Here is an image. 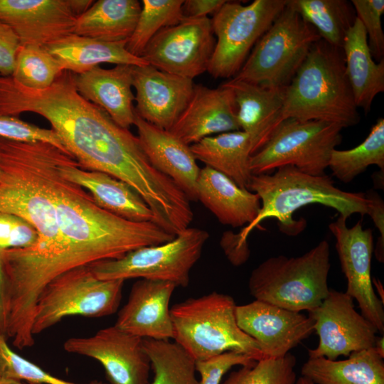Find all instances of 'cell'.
I'll return each mask as SVG.
<instances>
[{"label": "cell", "instance_id": "obj_28", "mask_svg": "<svg viewBox=\"0 0 384 384\" xmlns=\"http://www.w3.org/2000/svg\"><path fill=\"white\" fill-rule=\"evenodd\" d=\"M127 41L109 43L75 33L70 34L43 47L58 62L63 70L80 74L101 63L143 66L148 63L132 55Z\"/></svg>", "mask_w": 384, "mask_h": 384}, {"label": "cell", "instance_id": "obj_33", "mask_svg": "<svg viewBox=\"0 0 384 384\" xmlns=\"http://www.w3.org/2000/svg\"><path fill=\"white\" fill-rule=\"evenodd\" d=\"M154 370L152 384H199L195 360L178 343L142 338Z\"/></svg>", "mask_w": 384, "mask_h": 384}, {"label": "cell", "instance_id": "obj_22", "mask_svg": "<svg viewBox=\"0 0 384 384\" xmlns=\"http://www.w3.org/2000/svg\"><path fill=\"white\" fill-rule=\"evenodd\" d=\"M134 125L148 159L159 171L170 178L190 201H197L200 169L191 146L169 130L155 127L135 113Z\"/></svg>", "mask_w": 384, "mask_h": 384}, {"label": "cell", "instance_id": "obj_5", "mask_svg": "<svg viewBox=\"0 0 384 384\" xmlns=\"http://www.w3.org/2000/svg\"><path fill=\"white\" fill-rule=\"evenodd\" d=\"M289 118L332 122L343 128L359 123L341 48L322 39L312 45L286 87L282 119Z\"/></svg>", "mask_w": 384, "mask_h": 384}, {"label": "cell", "instance_id": "obj_42", "mask_svg": "<svg viewBox=\"0 0 384 384\" xmlns=\"http://www.w3.org/2000/svg\"><path fill=\"white\" fill-rule=\"evenodd\" d=\"M251 357L235 351H228L210 358L196 362L201 375L199 384H220L223 376L235 366H247L255 363Z\"/></svg>", "mask_w": 384, "mask_h": 384}, {"label": "cell", "instance_id": "obj_30", "mask_svg": "<svg viewBox=\"0 0 384 384\" xmlns=\"http://www.w3.org/2000/svg\"><path fill=\"white\" fill-rule=\"evenodd\" d=\"M341 361L309 358L302 376L314 384H384V361L373 347L351 353Z\"/></svg>", "mask_w": 384, "mask_h": 384}, {"label": "cell", "instance_id": "obj_1", "mask_svg": "<svg viewBox=\"0 0 384 384\" xmlns=\"http://www.w3.org/2000/svg\"><path fill=\"white\" fill-rule=\"evenodd\" d=\"M38 114L49 122L67 152L82 169L108 174L132 186L154 216L170 211L180 188L155 169L137 136L118 125L77 91L73 73L63 70L44 90L25 87L0 75V115Z\"/></svg>", "mask_w": 384, "mask_h": 384}, {"label": "cell", "instance_id": "obj_45", "mask_svg": "<svg viewBox=\"0 0 384 384\" xmlns=\"http://www.w3.org/2000/svg\"><path fill=\"white\" fill-rule=\"evenodd\" d=\"M225 0H184L182 12L184 18H199L214 14L225 3Z\"/></svg>", "mask_w": 384, "mask_h": 384}, {"label": "cell", "instance_id": "obj_17", "mask_svg": "<svg viewBox=\"0 0 384 384\" xmlns=\"http://www.w3.org/2000/svg\"><path fill=\"white\" fill-rule=\"evenodd\" d=\"M63 348L100 363L110 384H149L151 363L142 338L114 325L91 336L70 338Z\"/></svg>", "mask_w": 384, "mask_h": 384}, {"label": "cell", "instance_id": "obj_8", "mask_svg": "<svg viewBox=\"0 0 384 384\" xmlns=\"http://www.w3.org/2000/svg\"><path fill=\"white\" fill-rule=\"evenodd\" d=\"M316 31L286 5L233 78L265 87H287L314 43Z\"/></svg>", "mask_w": 384, "mask_h": 384}, {"label": "cell", "instance_id": "obj_50", "mask_svg": "<svg viewBox=\"0 0 384 384\" xmlns=\"http://www.w3.org/2000/svg\"><path fill=\"white\" fill-rule=\"evenodd\" d=\"M297 384H314L313 382H311L309 379L301 376L299 378H297Z\"/></svg>", "mask_w": 384, "mask_h": 384}, {"label": "cell", "instance_id": "obj_13", "mask_svg": "<svg viewBox=\"0 0 384 384\" xmlns=\"http://www.w3.org/2000/svg\"><path fill=\"white\" fill-rule=\"evenodd\" d=\"M215 44L208 17L185 18L159 31L142 58L161 71L193 80L207 71Z\"/></svg>", "mask_w": 384, "mask_h": 384}, {"label": "cell", "instance_id": "obj_7", "mask_svg": "<svg viewBox=\"0 0 384 384\" xmlns=\"http://www.w3.org/2000/svg\"><path fill=\"white\" fill-rule=\"evenodd\" d=\"M331 268L326 240L296 257H270L251 272L248 287L252 297L291 311L316 310L329 292Z\"/></svg>", "mask_w": 384, "mask_h": 384}, {"label": "cell", "instance_id": "obj_23", "mask_svg": "<svg viewBox=\"0 0 384 384\" xmlns=\"http://www.w3.org/2000/svg\"><path fill=\"white\" fill-rule=\"evenodd\" d=\"M61 176L85 189L97 206L129 221L152 222L153 213L128 183L108 174L82 169L71 156L60 167Z\"/></svg>", "mask_w": 384, "mask_h": 384}, {"label": "cell", "instance_id": "obj_21", "mask_svg": "<svg viewBox=\"0 0 384 384\" xmlns=\"http://www.w3.org/2000/svg\"><path fill=\"white\" fill-rule=\"evenodd\" d=\"M176 287L169 282L137 280L118 311L114 326L142 338H173L169 302Z\"/></svg>", "mask_w": 384, "mask_h": 384}, {"label": "cell", "instance_id": "obj_12", "mask_svg": "<svg viewBox=\"0 0 384 384\" xmlns=\"http://www.w3.org/2000/svg\"><path fill=\"white\" fill-rule=\"evenodd\" d=\"M286 5V0H255L245 6L226 1L210 19L216 38L208 73L215 79L234 78Z\"/></svg>", "mask_w": 384, "mask_h": 384}, {"label": "cell", "instance_id": "obj_25", "mask_svg": "<svg viewBox=\"0 0 384 384\" xmlns=\"http://www.w3.org/2000/svg\"><path fill=\"white\" fill-rule=\"evenodd\" d=\"M233 92L237 119L251 140L252 155L269 140L282 122L286 87H265L232 78L225 82Z\"/></svg>", "mask_w": 384, "mask_h": 384}, {"label": "cell", "instance_id": "obj_36", "mask_svg": "<svg viewBox=\"0 0 384 384\" xmlns=\"http://www.w3.org/2000/svg\"><path fill=\"white\" fill-rule=\"evenodd\" d=\"M63 71L43 46L21 45L15 58L12 78L33 90L49 87Z\"/></svg>", "mask_w": 384, "mask_h": 384}, {"label": "cell", "instance_id": "obj_51", "mask_svg": "<svg viewBox=\"0 0 384 384\" xmlns=\"http://www.w3.org/2000/svg\"><path fill=\"white\" fill-rule=\"evenodd\" d=\"M0 177H1V171H0Z\"/></svg>", "mask_w": 384, "mask_h": 384}, {"label": "cell", "instance_id": "obj_20", "mask_svg": "<svg viewBox=\"0 0 384 384\" xmlns=\"http://www.w3.org/2000/svg\"><path fill=\"white\" fill-rule=\"evenodd\" d=\"M239 130L234 94L223 83L216 88L195 85L188 105L169 131L191 146L210 136Z\"/></svg>", "mask_w": 384, "mask_h": 384}, {"label": "cell", "instance_id": "obj_6", "mask_svg": "<svg viewBox=\"0 0 384 384\" xmlns=\"http://www.w3.org/2000/svg\"><path fill=\"white\" fill-rule=\"evenodd\" d=\"M236 304L228 294L213 292L170 308L173 339L196 362L228 351L263 358L257 342L238 326Z\"/></svg>", "mask_w": 384, "mask_h": 384}, {"label": "cell", "instance_id": "obj_43", "mask_svg": "<svg viewBox=\"0 0 384 384\" xmlns=\"http://www.w3.org/2000/svg\"><path fill=\"white\" fill-rule=\"evenodd\" d=\"M20 41L13 30L0 21V75L11 76Z\"/></svg>", "mask_w": 384, "mask_h": 384}, {"label": "cell", "instance_id": "obj_3", "mask_svg": "<svg viewBox=\"0 0 384 384\" xmlns=\"http://www.w3.org/2000/svg\"><path fill=\"white\" fill-rule=\"evenodd\" d=\"M68 156L50 143L0 137V213L21 217L36 229V244L16 251L28 264L45 261L57 248L59 233L51 187Z\"/></svg>", "mask_w": 384, "mask_h": 384}, {"label": "cell", "instance_id": "obj_4", "mask_svg": "<svg viewBox=\"0 0 384 384\" xmlns=\"http://www.w3.org/2000/svg\"><path fill=\"white\" fill-rule=\"evenodd\" d=\"M247 189L256 193L261 208L255 220L236 233L238 248L249 255L247 237L259 224L275 218L281 230L295 235L304 228L303 221H294L292 214L299 208L318 203L336 210L348 218L353 213L369 215L372 201L363 192H347L336 188L328 175L312 176L293 166L277 168L272 174L252 175Z\"/></svg>", "mask_w": 384, "mask_h": 384}, {"label": "cell", "instance_id": "obj_40", "mask_svg": "<svg viewBox=\"0 0 384 384\" xmlns=\"http://www.w3.org/2000/svg\"><path fill=\"white\" fill-rule=\"evenodd\" d=\"M0 137L23 142L50 143L68 153L52 129L40 127L18 117L0 115Z\"/></svg>", "mask_w": 384, "mask_h": 384}, {"label": "cell", "instance_id": "obj_37", "mask_svg": "<svg viewBox=\"0 0 384 384\" xmlns=\"http://www.w3.org/2000/svg\"><path fill=\"white\" fill-rule=\"evenodd\" d=\"M296 357L262 358L230 373L221 384H297Z\"/></svg>", "mask_w": 384, "mask_h": 384}, {"label": "cell", "instance_id": "obj_41", "mask_svg": "<svg viewBox=\"0 0 384 384\" xmlns=\"http://www.w3.org/2000/svg\"><path fill=\"white\" fill-rule=\"evenodd\" d=\"M38 240L36 229L17 215L0 213V249L28 248Z\"/></svg>", "mask_w": 384, "mask_h": 384}, {"label": "cell", "instance_id": "obj_18", "mask_svg": "<svg viewBox=\"0 0 384 384\" xmlns=\"http://www.w3.org/2000/svg\"><path fill=\"white\" fill-rule=\"evenodd\" d=\"M240 329L258 344L263 358L284 356L314 331L309 315L255 299L236 306Z\"/></svg>", "mask_w": 384, "mask_h": 384}, {"label": "cell", "instance_id": "obj_32", "mask_svg": "<svg viewBox=\"0 0 384 384\" xmlns=\"http://www.w3.org/2000/svg\"><path fill=\"white\" fill-rule=\"evenodd\" d=\"M287 5L311 26L328 44L342 49L345 36L356 16L346 0H288Z\"/></svg>", "mask_w": 384, "mask_h": 384}, {"label": "cell", "instance_id": "obj_38", "mask_svg": "<svg viewBox=\"0 0 384 384\" xmlns=\"http://www.w3.org/2000/svg\"><path fill=\"white\" fill-rule=\"evenodd\" d=\"M0 377L30 384H80L59 378L16 353L0 334ZM88 384H105L92 382Z\"/></svg>", "mask_w": 384, "mask_h": 384}, {"label": "cell", "instance_id": "obj_46", "mask_svg": "<svg viewBox=\"0 0 384 384\" xmlns=\"http://www.w3.org/2000/svg\"><path fill=\"white\" fill-rule=\"evenodd\" d=\"M5 299L6 279L1 256V250L0 249V334L4 336L6 334Z\"/></svg>", "mask_w": 384, "mask_h": 384}, {"label": "cell", "instance_id": "obj_2", "mask_svg": "<svg viewBox=\"0 0 384 384\" xmlns=\"http://www.w3.org/2000/svg\"><path fill=\"white\" fill-rule=\"evenodd\" d=\"M60 166L51 187L59 233L57 248L21 279L25 295L33 302L50 282L68 270L119 259L137 248L165 243L175 237L153 222L129 221L100 208L85 189L61 176Z\"/></svg>", "mask_w": 384, "mask_h": 384}, {"label": "cell", "instance_id": "obj_34", "mask_svg": "<svg viewBox=\"0 0 384 384\" xmlns=\"http://www.w3.org/2000/svg\"><path fill=\"white\" fill-rule=\"evenodd\" d=\"M370 165L384 170V119L381 117L358 146L348 150L334 149L328 167L338 180L349 183Z\"/></svg>", "mask_w": 384, "mask_h": 384}, {"label": "cell", "instance_id": "obj_39", "mask_svg": "<svg viewBox=\"0 0 384 384\" xmlns=\"http://www.w3.org/2000/svg\"><path fill=\"white\" fill-rule=\"evenodd\" d=\"M351 4L366 32L368 47L373 58L381 60L384 54V33L381 16L383 0H352Z\"/></svg>", "mask_w": 384, "mask_h": 384}, {"label": "cell", "instance_id": "obj_35", "mask_svg": "<svg viewBox=\"0 0 384 384\" xmlns=\"http://www.w3.org/2000/svg\"><path fill=\"white\" fill-rule=\"evenodd\" d=\"M184 0H142L135 28L128 39L126 49L142 58L145 48L161 29L176 25L185 18L182 12Z\"/></svg>", "mask_w": 384, "mask_h": 384}, {"label": "cell", "instance_id": "obj_14", "mask_svg": "<svg viewBox=\"0 0 384 384\" xmlns=\"http://www.w3.org/2000/svg\"><path fill=\"white\" fill-rule=\"evenodd\" d=\"M309 316L314 320L318 346L308 350L309 358L334 361L340 356L373 347L376 328L355 309L345 292L329 289L321 305Z\"/></svg>", "mask_w": 384, "mask_h": 384}, {"label": "cell", "instance_id": "obj_31", "mask_svg": "<svg viewBox=\"0 0 384 384\" xmlns=\"http://www.w3.org/2000/svg\"><path fill=\"white\" fill-rule=\"evenodd\" d=\"M138 0H98L76 21L74 33L98 41H127L132 34L140 11Z\"/></svg>", "mask_w": 384, "mask_h": 384}, {"label": "cell", "instance_id": "obj_16", "mask_svg": "<svg viewBox=\"0 0 384 384\" xmlns=\"http://www.w3.org/2000/svg\"><path fill=\"white\" fill-rule=\"evenodd\" d=\"M92 0H0V21L21 45L44 46L74 33L78 17Z\"/></svg>", "mask_w": 384, "mask_h": 384}, {"label": "cell", "instance_id": "obj_47", "mask_svg": "<svg viewBox=\"0 0 384 384\" xmlns=\"http://www.w3.org/2000/svg\"><path fill=\"white\" fill-rule=\"evenodd\" d=\"M373 348L378 354L384 358V338L383 336L377 337Z\"/></svg>", "mask_w": 384, "mask_h": 384}, {"label": "cell", "instance_id": "obj_48", "mask_svg": "<svg viewBox=\"0 0 384 384\" xmlns=\"http://www.w3.org/2000/svg\"><path fill=\"white\" fill-rule=\"evenodd\" d=\"M372 284L375 287L377 294L380 296V300L384 304V289L380 281L375 278H372Z\"/></svg>", "mask_w": 384, "mask_h": 384}, {"label": "cell", "instance_id": "obj_29", "mask_svg": "<svg viewBox=\"0 0 384 384\" xmlns=\"http://www.w3.org/2000/svg\"><path fill=\"white\" fill-rule=\"evenodd\" d=\"M191 149L196 159L205 166L247 189L252 175L249 166L252 144L247 133L239 130L210 136L191 145Z\"/></svg>", "mask_w": 384, "mask_h": 384}, {"label": "cell", "instance_id": "obj_11", "mask_svg": "<svg viewBox=\"0 0 384 384\" xmlns=\"http://www.w3.org/2000/svg\"><path fill=\"white\" fill-rule=\"evenodd\" d=\"M208 238L206 230L188 227L167 242L142 247L119 259L97 261L89 266L102 280L140 278L185 287Z\"/></svg>", "mask_w": 384, "mask_h": 384}, {"label": "cell", "instance_id": "obj_24", "mask_svg": "<svg viewBox=\"0 0 384 384\" xmlns=\"http://www.w3.org/2000/svg\"><path fill=\"white\" fill-rule=\"evenodd\" d=\"M133 66L116 65L105 69L99 65L80 74L73 73L79 94L105 110L118 125L128 129L135 119Z\"/></svg>", "mask_w": 384, "mask_h": 384}, {"label": "cell", "instance_id": "obj_27", "mask_svg": "<svg viewBox=\"0 0 384 384\" xmlns=\"http://www.w3.org/2000/svg\"><path fill=\"white\" fill-rule=\"evenodd\" d=\"M342 51L356 105L368 112L375 97L384 91V60H373L366 32L358 18L345 36Z\"/></svg>", "mask_w": 384, "mask_h": 384}, {"label": "cell", "instance_id": "obj_26", "mask_svg": "<svg viewBox=\"0 0 384 384\" xmlns=\"http://www.w3.org/2000/svg\"><path fill=\"white\" fill-rule=\"evenodd\" d=\"M196 193L197 201L220 223L233 228L252 223L261 208L256 193L240 187L225 175L208 166L200 169Z\"/></svg>", "mask_w": 384, "mask_h": 384}, {"label": "cell", "instance_id": "obj_10", "mask_svg": "<svg viewBox=\"0 0 384 384\" xmlns=\"http://www.w3.org/2000/svg\"><path fill=\"white\" fill-rule=\"evenodd\" d=\"M343 128L323 121L284 119L267 143L250 156V172L270 174L281 166H293L309 175H324L331 152L342 141Z\"/></svg>", "mask_w": 384, "mask_h": 384}, {"label": "cell", "instance_id": "obj_15", "mask_svg": "<svg viewBox=\"0 0 384 384\" xmlns=\"http://www.w3.org/2000/svg\"><path fill=\"white\" fill-rule=\"evenodd\" d=\"M346 220L339 215L329 225L335 237L341 270L347 280L345 293L356 300L361 315L383 335V304L375 292L370 274L373 232L370 228H363L362 220L358 221L352 228H348Z\"/></svg>", "mask_w": 384, "mask_h": 384}, {"label": "cell", "instance_id": "obj_9", "mask_svg": "<svg viewBox=\"0 0 384 384\" xmlns=\"http://www.w3.org/2000/svg\"><path fill=\"white\" fill-rule=\"evenodd\" d=\"M124 280H102L89 265L68 270L43 289L34 311L32 333L40 334L70 316L97 318L115 313Z\"/></svg>", "mask_w": 384, "mask_h": 384}, {"label": "cell", "instance_id": "obj_49", "mask_svg": "<svg viewBox=\"0 0 384 384\" xmlns=\"http://www.w3.org/2000/svg\"><path fill=\"white\" fill-rule=\"evenodd\" d=\"M0 384H30V383L0 377Z\"/></svg>", "mask_w": 384, "mask_h": 384}, {"label": "cell", "instance_id": "obj_44", "mask_svg": "<svg viewBox=\"0 0 384 384\" xmlns=\"http://www.w3.org/2000/svg\"><path fill=\"white\" fill-rule=\"evenodd\" d=\"M367 196L372 201V208L369 215L372 218L375 227L380 233L375 253L378 260L383 262L384 260V206L382 198L374 191H368Z\"/></svg>", "mask_w": 384, "mask_h": 384}, {"label": "cell", "instance_id": "obj_19", "mask_svg": "<svg viewBox=\"0 0 384 384\" xmlns=\"http://www.w3.org/2000/svg\"><path fill=\"white\" fill-rule=\"evenodd\" d=\"M135 113L148 123L170 130L188 105L193 80L161 71L151 65L132 67Z\"/></svg>", "mask_w": 384, "mask_h": 384}]
</instances>
